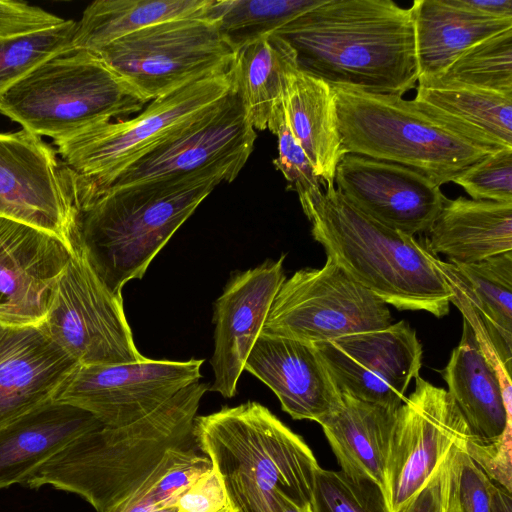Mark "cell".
Segmentation results:
<instances>
[{
  "mask_svg": "<svg viewBox=\"0 0 512 512\" xmlns=\"http://www.w3.org/2000/svg\"><path fill=\"white\" fill-rule=\"evenodd\" d=\"M297 67L331 85L403 96L419 77L411 8L391 0H323L282 26Z\"/></svg>",
  "mask_w": 512,
  "mask_h": 512,
  "instance_id": "cell-1",
  "label": "cell"
},
{
  "mask_svg": "<svg viewBox=\"0 0 512 512\" xmlns=\"http://www.w3.org/2000/svg\"><path fill=\"white\" fill-rule=\"evenodd\" d=\"M248 158L213 163L194 172L98 191L78 219V245L115 295L141 279L151 261L200 203L232 182Z\"/></svg>",
  "mask_w": 512,
  "mask_h": 512,
  "instance_id": "cell-2",
  "label": "cell"
},
{
  "mask_svg": "<svg viewBox=\"0 0 512 512\" xmlns=\"http://www.w3.org/2000/svg\"><path fill=\"white\" fill-rule=\"evenodd\" d=\"M209 390L196 382L144 418L118 428L100 426L54 454L22 485H50L85 499L97 512H115L172 450L195 445L194 420Z\"/></svg>",
  "mask_w": 512,
  "mask_h": 512,
  "instance_id": "cell-3",
  "label": "cell"
},
{
  "mask_svg": "<svg viewBox=\"0 0 512 512\" xmlns=\"http://www.w3.org/2000/svg\"><path fill=\"white\" fill-rule=\"evenodd\" d=\"M193 437L218 475L229 512H283L310 503L317 460L267 407L247 401L196 416Z\"/></svg>",
  "mask_w": 512,
  "mask_h": 512,
  "instance_id": "cell-4",
  "label": "cell"
},
{
  "mask_svg": "<svg viewBox=\"0 0 512 512\" xmlns=\"http://www.w3.org/2000/svg\"><path fill=\"white\" fill-rule=\"evenodd\" d=\"M298 198L313 238L356 282L398 310L449 313L452 293L425 245L364 214L334 185Z\"/></svg>",
  "mask_w": 512,
  "mask_h": 512,
  "instance_id": "cell-5",
  "label": "cell"
},
{
  "mask_svg": "<svg viewBox=\"0 0 512 512\" xmlns=\"http://www.w3.org/2000/svg\"><path fill=\"white\" fill-rule=\"evenodd\" d=\"M331 86L338 128L348 153L406 166L441 186L497 151L447 129L418 109L413 100Z\"/></svg>",
  "mask_w": 512,
  "mask_h": 512,
  "instance_id": "cell-6",
  "label": "cell"
},
{
  "mask_svg": "<svg viewBox=\"0 0 512 512\" xmlns=\"http://www.w3.org/2000/svg\"><path fill=\"white\" fill-rule=\"evenodd\" d=\"M145 102L93 52L72 50L39 65L0 96V113L53 141L127 119Z\"/></svg>",
  "mask_w": 512,
  "mask_h": 512,
  "instance_id": "cell-7",
  "label": "cell"
},
{
  "mask_svg": "<svg viewBox=\"0 0 512 512\" xmlns=\"http://www.w3.org/2000/svg\"><path fill=\"white\" fill-rule=\"evenodd\" d=\"M234 91L232 68L154 99L132 118L100 123L53 144L67 166L101 191L129 164Z\"/></svg>",
  "mask_w": 512,
  "mask_h": 512,
  "instance_id": "cell-8",
  "label": "cell"
},
{
  "mask_svg": "<svg viewBox=\"0 0 512 512\" xmlns=\"http://www.w3.org/2000/svg\"><path fill=\"white\" fill-rule=\"evenodd\" d=\"M96 54L145 102L232 69L235 52L206 15L151 25Z\"/></svg>",
  "mask_w": 512,
  "mask_h": 512,
  "instance_id": "cell-9",
  "label": "cell"
},
{
  "mask_svg": "<svg viewBox=\"0 0 512 512\" xmlns=\"http://www.w3.org/2000/svg\"><path fill=\"white\" fill-rule=\"evenodd\" d=\"M97 192L41 136L23 128L0 133V216L46 231L74 249L79 215Z\"/></svg>",
  "mask_w": 512,
  "mask_h": 512,
  "instance_id": "cell-10",
  "label": "cell"
},
{
  "mask_svg": "<svg viewBox=\"0 0 512 512\" xmlns=\"http://www.w3.org/2000/svg\"><path fill=\"white\" fill-rule=\"evenodd\" d=\"M391 324L388 305L327 257L284 280L261 333L315 344Z\"/></svg>",
  "mask_w": 512,
  "mask_h": 512,
  "instance_id": "cell-11",
  "label": "cell"
},
{
  "mask_svg": "<svg viewBox=\"0 0 512 512\" xmlns=\"http://www.w3.org/2000/svg\"><path fill=\"white\" fill-rule=\"evenodd\" d=\"M48 337L81 365L144 360L127 322L122 296L113 294L78 243L57 280L45 320Z\"/></svg>",
  "mask_w": 512,
  "mask_h": 512,
  "instance_id": "cell-12",
  "label": "cell"
},
{
  "mask_svg": "<svg viewBox=\"0 0 512 512\" xmlns=\"http://www.w3.org/2000/svg\"><path fill=\"white\" fill-rule=\"evenodd\" d=\"M414 391L396 410L383 491L397 512L429 481L454 446L473 437L450 394L418 376Z\"/></svg>",
  "mask_w": 512,
  "mask_h": 512,
  "instance_id": "cell-13",
  "label": "cell"
},
{
  "mask_svg": "<svg viewBox=\"0 0 512 512\" xmlns=\"http://www.w3.org/2000/svg\"><path fill=\"white\" fill-rule=\"evenodd\" d=\"M203 363L146 357L133 363L78 364L53 399L91 413L106 427H123L199 382Z\"/></svg>",
  "mask_w": 512,
  "mask_h": 512,
  "instance_id": "cell-14",
  "label": "cell"
},
{
  "mask_svg": "<svg viewBox=\"0 0 512 512\" xmlns=\"http://www.w3.org/2000/svg\"><path fill=\"white\" fill-rule=\"evenodd\" d=\"M313 345L340 393L393 409L422 365V345L404 320Z\"/></svg>",
  "mask_w": 512,
  "mask_h": 512,
  "instance_id": "cell-15",
  "label": "cell"
},
{
  "mask_svg": "<svg viewBox=\"0 0 512 512\" xmlns=\"http://www.w3.org/2000/svg\"><path fill=\"white\" fill-rule=\"evenodd\" d=\"M256 136L234 91L129 164L109 187L188 174L227 159L249 158Z\"/></svg>",
  "mask_w": 512,
  "mask_h": 512,
  "instance_id": "cell-16",
  "label": "cell"
},
{
  "mask_svg": "<svg viewBox=\"0 0 512 512\" xmlns=\"http://www.w3.org/2000/svg\"><path fill=\"white\" fill-rule=\"evenodd\" d=\"M334 186L364 214L413 237L428 231L447 201L421 173L352 153L337 165Z\"/></svg>",
  "mask_w": 512,
  "mask_h": 512,
  "instance_id": "cell-17",
  "label": "cell"
},
{
  "mask_svg": "<svg viewBox=\"0 0 512 512\" xmlns=\"http://www.w3.org/2000/svg\"><path fill=\"white\" fill-rule=\"evenodd\" d=\"M73 251L46 231L0 216V324H42Z\"/></svg>",
  "mask_w": 512,
  "mask_h": 512,
  "instance_id": "cell-18",
  "label": "cell"
},
{
  "mask_svg": "<svg viewBox=\"0 0 512 512\" xmlns=\"http://www.w3.org/2000/svg\"><path fill=\"white\" fill-rule=\"evenodd\" d=\"M285 255L231 276L214 304V381L210 391L232 398L245 361L261 333L274 297L286 279Z\"/></svg>",
  "mask_w": 512,
  "mask_h": 512,
  "instance_id": "cell-19",
  "label": "cell"
},
{
  "mask_svg": "<svg viewBox=\"0 0 512 512\" xmlns=\"http://www.w3.org/2000/svg\"><path fill=\"white\" fill-rule=\"evenodd\" d=\"M434 262L481 349L512 371V251L473 263Z\"/></svg>",
  "mask_w": 512,
  "mask_h": 512,
  "instance_id": "cell-20",
  "label": "cell"
},
{
  "mask_svg": "<svg viewBox=\"0 0 512 512\" xmlns=\"http://www.w3.org/2000/svg\"><path fill=\"white\" fill-rule=\"evenodd\" d=\"M295 420L319 423L341 404V393L313 344L260 333L244 365Z\"/></svg>",
  "mask_w": 512,
  "mask_h": 512,
  "instance_id": "cell-21",
  "label": "cell"
},
{
  "mask_svg": "<svg viewBox=\"0 0 512 512\" xmlns=\"http://www.w3.org/2000/svg\"><path fill=\"white\" fill-rule=\"evenodd\" d=\"M77 365L40 325L0 324V427L53 399Z\"/></svg>",
  "mask_w": 512,
  "mask_h": 512,
  "instance_id": "cell-22",
  "label": "cell"
},
{
  "mask_svg": "<svg viewBox=\"0 0 512 512\" xmlns=\"http://www.w3.org/2000/svg\"><path fill=\"white\" fill-rule=\"evenodd\" d=\"M441 374L475 439L490 442L512 430L511 375L485 355L465 322Z\"/></svg>",
  "mask_w": 512,
  "mask_h": 512,
  "instance_id": "cell-23",
  "label": "cell"
},
{
  "mask_svg": "<svg viewBox=\"0 0 512 512\" xmlns=\"http://www.w3.org/2000/svg\"><path fill=\"white\" fill-rule=\"evenodd\" d=\"M102 425L91 413L54 399L2 425L0 489L23 484L75 438Z\"/></svg>",
  "mask_w": 512,
  "mask_h": 512,
  "instance_id": "cell-24",
  "label": "cell"
},
{
  "mask_svg": "<svg viewBox=\"0 0 512 512\" xmlns=\"http://www.w3.org/2000/svg\"><path fill=\"white\" fill-rule=\"evenodd\" d=\"M425 247L452 263H473L512 251V203L447 199L428 229Z\"/></svg>",
  "mask_w": 512,
  "mask_h": 512,
  "instance_id": "cell-25",
  "label": "cell"
},
{
  "mask_svg": "<svg viewBox=\"0 0 512 512\" xmlns=\"http://www.w3.org/2000/svg\"><path fill=\"white\" fill-rule=\"evenodd\" d=\"M289 128L323 187L334 185L336 167L347 154L337 124L332 86L294 65L283 95Z\"/></svg>",
  "mask_w": 512,
  "mask_h": 512,
  "instance_id": "cell-26",
  "label": "cell"
},
{
  "mask_svg": "<svg viewBox=\"0 0 512 512\" xmlns=\"http://www.w3.org/2000/svg\"><path fill=\"white\" fill-rule=\"evenodd\" d=\"M396 410L341 393V404L319 424L346 475L384 487Z\"/></svg>",
  "mask_w": 512,
  "mask_h": 512,
  "instance_id": "cell-27",
  "label": "cell"
},
{
  "mask_svg": "<svg viewBox=\"0 0 512 512\" xmlns=\"http://www.w3.org/2000/svg\"><path fill=\"white\" fill-rule=\"evenodd\" d=\"M418 79L441 73L475 43L512 28V18H495L465 7L460 0H415Z\"/></svg>",
  "mask_w": 512,
  "mask_h": 512,
  "instance_id": "cell-28",
  "label": "cell"
},
{
  "mask_svg": "<svg viewBox=\"0 0 512 512\" xmlns=\"http://www.w3.org/2000/svg\"><path fill=\"white\" fill-rule=\"evenodd\" d=\"M412 100L422 112L478 146L512 148V96L418 84Z\"/></svg>",
  "mask_w": 512,
  "mask_h": 512,
  "instance_id": "cell-29",
  "label": "cell"
},
{
  "mask_svg": "<svg viewBox=\"0 0 512 512\" xmlns=\"http://www.w3.org/2000/svg\"><path fill=\"white\" fill-rule=\"evenodd\" d=\"M296 64L293 49L272 33L235 53V91L247 119L256 130H265L281 106L288 71Z\"/></svg>",
  "mask_w": 512,
  "mask_h": 512,
  "instance_id": "cell-30",
  "label": "cell"
},
{
  "mask_svg": "<svg viewBox=\"0 0 512 512\" xmlns=\"http://www.w3.org/2000/svg\"><path fill=\"white\" fill-rule=\"evenodd\" d=\"M213 0H97L84 10L74 50L96 53L104 46L165 21L206 15Z\"/></svg>",
  "mask_w": 512,
  "mask_h": 512,
  "instance_id": "cell-31",
  "label": "cell"
},
{
  "mask_svg": "<svg viewBox=\"0 0 512 512\" xmlns=\"http://www.w3.org/2000/svg\"><path fill=\"white\" fill-rule=\"evenodd\" d=\"M417 83L474 88L512 96V28L475 43L441 73L418 79Z\"/></svg>",
  "mask_w": 512,
  "mask_h": 512,
  "instance_id": "cell-32",
  "label": "cell"
},
{
  "mask_svg": "<svg viewBox=\"0 0 512 512\" xmlns=\"http://www.w3.org/2000/svg\"><path fill=\"white\" fill-rule=\"evenodd\" d=\"M323 0H213L206 16L236 53Z\"/></svg>",
  "mask_w": 512,
  "mask_h": 512,
  "instance_id": "cell-33",
  "label": "cell"
},
{
  "mask_svg": "<svg viewBox=\"0 0 512 512\" xmlns=\"http://www.w3.org/2000/svg\"><path fill=\"white\" fill-rule=\"evenodd\" d=\"M76 28V21L65 20L44 30L0 37V96L42 63L74 50Z\"/></svg>",
  "mask_w": 512,
  "mask_h": 512,
  "instance_id": "cell-34",
  "label": "cell"
},
{
  "mask_svg": "<svg viewBox=\"0 0 512 512\" xmlns=\"http://www.w3.org/2000/svg\"><path fill=\"white\" fill-rule=\"evenodd\" d=\"M310 503L312 512H390L375 482L321 467L315 472Z\"/></svg>",
  "mask_w": 512,
  "mask_h": 512,
  "instance_id": "cell-35",
  "label": "cell"
},
{
  "mask_svg": "<svg viewBox=\"0 0 512 512\" xmlns=\"http://www.w3.org/2000/svg\"><path fill=\"white\" fill-rule=\"evenodd\" d=\"M453 182L473 200L512 203V148L489 154L469 166Z\"/></svg>",
  "mask_w": 512,
  "mask_h": 512,
  "instance_id": "cell-36",
  "label": "cell"
},
{
  "mask_svg": "<svg viewBox=\"0 0 512 512\" xmlns=\"http://www.w3.org/2000/svg\"><path fill=\"white\" fill-rule=\"evenodd\" d=\"M267 129L277 137L278 156L273 163L287 180V189L301 196L322 188L311 162L289 128L283 103L274 112Z\"/></svg>",
  "mask_w": 512,
  "mask_h": 512,
  "instance_id": "cell-37",
  "label": "cell"
},
{
  "mask_svg": "<svg viewBox=\"0 0 512 512\" xmlns=\"http://www.w3.org/2000/svg\"><path fill=\"white\" fill-rule=\"evenodd\" d=\"M511 431H506L501 437L490 442L472 437L463 449L490 481L510 492L512 488Z\"/></svg>",
  "mask_w": 512,
  "mask_h": 512,
  "instance_id": "cell-38",
  "label": "cell"
},
{
  "mask_svg": "<svg viewBox=\"0 0 512 512\" xmlns=\"http://www.w3.org/2000/svg\"><path fill=\"white\" fill-rule=\"evenodd\" d=\"M63 19L25 2L0 0V37H11L44 30L63 23Z\"/></svg>",
  "mask_w": 512,
  "mask_h": 512,
  "instance_id": "cell-39",
  "label": "cell"
},
{
  "mask_svg": "<svg viewBox=\"0 0 512 512\" xmlns=\"http://www.w3.org/2000/svg\"><path fill=\"white\" fill-rule=\"evenodd\" d=\"M176 450L165 456L144 484L115 512H180L174 505L176 495L161 480Z\"/></svg>",
  "mask_w": 512,
  "mask_h": 512,
  "instance_id": "cell-40",
  "label": "cell"
},
{
  "mask_svg": "<svg viewBox=\"0 0 512 512\" xmlns=\"http://www.w3.org/2000/svg\"><path fill=\"white\" fill-rule=\"evenodd\" d=\"M456 482L461 512H490V480L463 449L458 450Z\"/></svg>",
  "mask_w": 512,
  "mask_h": 512,
  "instance_id": "cell-41",
  "label": "cell"
},
{
  "mask_svg": "<svg viewBox=\"0 0 512 512\" xmlns=\"http://www.w3.org/2000/svg\"><path fill=\"white\" fill-rule=\"evenodd\" d=\"M174 505L180 512H229L222 483L212 468L179 494Z\"/></svg>",
  "mask_w": 512,
  "mask_h": 512,
  "instance_id": "cell-42",
  "label": "cell"
},
{
  "mask_svg": "<svg viewBox=\"0 0 512 512\" xmlns=\"http://www.w3.org/2000/svg\"><path fill=\"white\" fill-rule=\"evenodd\" d=\"M454 446L437 467L425 486L397 512H445L455 452ZM463 449V448H462Z\"/></svg>",
  "mask_w": 512,
  "mask_h": 512,
  "instance_id": "cell-43",
  "label": "cell"
},
{
  "mask_svg": "<svg viewBox=\"0 0 512 512\" xmlns=\"http://www.w3.org/2000/svg\"><path fill=\"white\" fill-rule=\"evenodd\" d=\"M461 3L482 15L495 18H512V0H460Z\"/></svg>",
  "mask_w": 512,
  "mask_h": 512,
  "instance_id": "cell-44",
  "label": "cell"
},
{
  "mask_svg": "<svg viewBox=\"0 0 512 512\" xmlns=\"http://www.w3.org/2000/svg\"><path fill=\"white\" fill-rule=\"evenodd\" d=\"M490 512H512L511 492L490 481L489 484Z\"/></svg>",
  "mask_w": 512,
  "mask_h": 512,
  "instance_id": "cell-45",
  "label": "cell"
},
{
  "mask_svg": "<svg viewBox=\"0 0 512 512\" xmlns=\"http://www.w3.org/2000/svg\"><path fill=\"white\" fill-rule=\"evenodd\" d=\"M458 448L455 452L451 478H450V487H449V495L445 512H461L458 495H457V468H458Z\"/></svg>",
  "mask_w": 512,
  "mask_h": 512,
  "instance_id": "cell-46",
  "label": "cell"
},
{
  "mask_svg": "<svg viewBox=\"0 0 512 512\" xmlns=\"http://www.w3.org/2000/svg\"><path fill=\"white\" fill-rule=\"evenodd\" d=\"M283 512H312L311 503L299 506L295 504H288Z\"/></svg>",
  "mask_w": 512,
  "mask_h": 512,
  "instance_id": "cell-47",
  "label": "cell"
}]
</instances>
